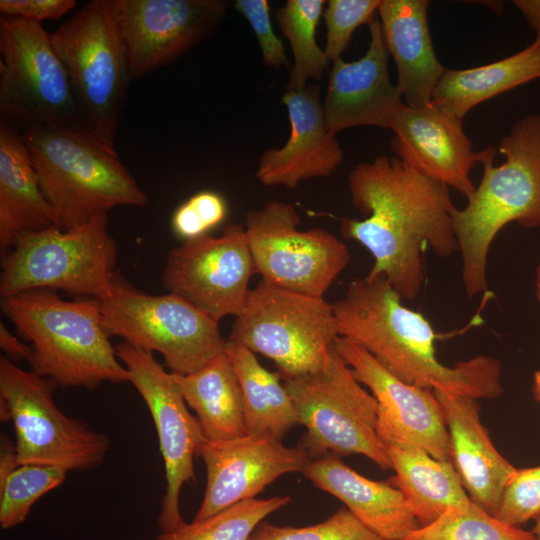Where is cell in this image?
<instances>
[{"label": "cell", "mask_w": 540, "mask_h": 540, "mask_svg": "<svg viewBox=\"0 0 540 540\" xmlns=\"http://www.w3.org/2000/svg\"><path fill=\"white\" fill-rule=\"evenodd\" d=\"M348 189L353 206L366 217H343V237L371 254L367 274L385 277L402 299L415 300L425 281L424 249L440 258L458 253L456 207L448 187L382 154L350 171Z\"/></svg>", "instance_id": "obj_1"}, {"label": "cell", "mask_w": 540, "mask_h": 540, "mask_svg": "<svg viewBox=\"0 0 540 540\" xmlns=\"http://www.w3.org/2000/svg\"><path fill=\"white\" fill-rule=\"evenodd\" d=\"M332 306L338 335L364 348L403 382L477 400L503 393L502 364L494 356L441 363L432 324L405 306L385 277L367 274L352 280Z\"/></svg>", "instance_id": "obj_2"}, {"label": "cell", "mask_w": 540, "mask_h": 540, "mask_svg": "<svg viewBox=\"0 0 540 540\" xmlns=\"http://www.w3.org/2000/svg\"><path fill=\"white\" fill-rule=\"evenodd\" d=\"M506 160L494 166L496 148L483 150V175L463 209L453 211L464 291L474 298L488 290V255L509 223L540 227V114L516 121L498 146Z\"/></svg>", "instance_id": "obj_3"}, {"label": "cell", "mask_w": 540, "mask_h": 540, "mask_svg": "<svg viewBox=\"0 0 540 540\" xmlns=\"http://www.w3.org/2000/svg\"><path fill=\"white\" fill-rule=\"evenodd\" d=\"M2 310L31 343L34 373L57 386L94 389L104 382H129L109 341L98 299L64 300L52 290L2 299Z\"/></svg>", "instance_id": "obj_4"}, {"label": "cell", "mask_w": 540, "mask_h": 540, "mask_svg": "<svg viewBox=\"0 0 540 540\" xmlns=\"http://www.w3.org/2000/svg\"><path fill=\"white\" fill-rule=\"evenodd\" d=\"M20 135L58 228L78 227L116 206L149 202L114 145L48 127L31 128Z\"/></svg>", "instance_id": "obj_5"}, {"label": "cell", "mask_w": 540, "mask_h": 540, "mask_svg": "<svg viewBox=\"0 0 540 540\" xmlns=\"http://www.w3.org/2000/svg\"><path fill=\"white\" fill-rule=\"evenodd\" d=\"M0 114L19 133L48 127L105 142L89 123L51 34L39 22L0 20Z\"/></svg>", "instance_id": "obj_6"}, {"label": "cell", "mask_w": 540, "mask_h": 540, "mask_svg": "<svg viewBox=\"0 0 540 540\" xmlns=\"http://www.w3.org/2000/svg\"><path fill=\"white\" fill-rule=\"evenodd\" d=\"M117 245L108 231V213L62 230L52 226L18 239L2 258L0 295L62 290L102 299L112 290Z\"/></svg>", "instance_id": "obj_7"}, {"label": "cell", "mask_w": 540, "mask_h": 540, "mask_svg": "<svg viewBox=\"0 0 540 540\" xmlns=\"http://www.w3.org/2000/svg\"><path fill=\"white\" fill-rule=\"evenodd\" d=\"M332 303L260 280L231 327L233 340L272 360L283 379L319 370L338 337Z\"/></svg>", "instance_id": "obj_8"}, {"label": "cell", "mask_w": 540, "mask_h": 540, "mask_svg": "<svg viewBox=\"0 0 540 540\" xmlns=\"http://www.w3.org/2000/svg\"><path fill=\"white\" fill-rule=\"evenodd\" d=\"M298 418L306 428L303 446L312 458L328 453L362 455L392 469L377 433L378 403L354 377L334 347L327 362L308 375L283 379Z\"/></svg>", "instance_id": "obj_9"}, {"label": "cell", "mask_w": 540, "mask_h": 540, "mask_svg": "<svg viewBox=\"0 0 540 540\" xmlns=\"http://www.w3.org/2000/svg\"><path fill=\"white\" fill-rule=\"evenodd\" d=\"M98 301L110 337L158 352L172 373L190 374L225 352L219 323L174 294L136 289L118 271L111 293Z\"/></svg>", "instance_id": "obj_10"}, {"label": "cell", "mask_w": 540, "mask_h": 540, "mask_svg": "<svg viewBox=\"0 0 540 540\" xmlns=\"http://www.w3.org/2000/svg\"><path fill=\"white\" fill-rule=\"evenodd\" d=\"M57 384L0 358V399L15 430L20 465L52 466L67 472L99 466L109 448L104 433L64 414L56 405Z\"/></svg>", "instance_id": "obj_11"}, {"label": "cell", "mask_w": 540, "mask_h": 540, "mask_svg": "<svg viewBox=\"0 0 540 540\" xmlns=\"http://www.w3.org/2000/svg\"><path fill=\"white\" fill-rule=\"evenodd\" d=\"M51 40L89 123L114 145L131 79L106 0L83 5L51 34Z\"/></svg>", "instance_id": "obj_12"}, {"label": "cell", "mask_w": 540, "mask_h": 540, "mask_svg": "<svg viewBox=\"0 0 540 540\" xmlns=\"http://www.w3.org/2000/svg\"><path fill=\"white\" fill-rule=\"evenodd\" d=\"M300 221L296 208L282 201H269L245 215L254 271L274 286L324 297L351 254L331 232L321 227L300 230Z\"/></svg>", "instance_id": "obj_13"}, {"label": "cell", "mask_w": 540, "mask_h": 540, "mask_svg": "<svg viewBox=\"0 0 540 540\" xmlns=\"http://www.w3.org/2000/svg\"><path fill=\"white\" fill-rule=\"evenodd\" d=\"M115 350L156 428L166 480L158 525L161 532L173 531L186 524L180 512V494L184 484L195 481L193 457L205 437L171 372L156 361L153 353L127 342L119 343Z\"/></svg>", "instance_id": "obj_14"}, {"label": "cell", "mask_w": 540, "mask_h": 540, "mask_svg": "<svg viewBox=\"0 0 540 540\" xmlns=\"http://www.w3.org/2000/svg\"><path fill=\"white\" fill-rule=\"evenodd\" d=\"M254 265L241 224H230L220 236L183 241L167 257L162 282L174 294L219 323L238 316L249 292Z\"/></svg>", "instance_id": "obj_15"}, {"label": "cell", "mask_w": 540, "mask_h": 540, "mask_svg": "<svg viewBox=\"0 0 540 540\" xmlns=\"http://www.w3.org/2000/svg\"><path fill=\"white\" fill-rule=\"evenodd\" d=\"M131 80L174 62L209 36L231 6L224 0H106Z\"/></svg>", "instance_id": "obj_16"}, {"label": "cell", "mask_w": 540, "mask_h": 540, "mask_svg": "<svg viewBox=\"0 0 540 540\" xmlns=\"http://www.w3.org/2000/svg\"><path fill=\"white\" fill-rule=\"evenodd\" d=\"M206 468V488L194 520L254 499L288 473H302L312 458L303 446L289 447L267 434H246L221 441L205 440L196 451Z\"/></svg>", "instance_id": "obj_17"}, {"label": "cell", "mask_w": 540, "mask_h": 540, "mask_svg": "<svg viewBox=\"0 0 540 540\" xmlns=\"http://www.w3.org/2000/svg\"><path fill=\"white\" fill-rule=\"evenodd\" d=\"M390 130L395 134L390 147L400 160L465 197L474 191L470 173L483 150H473L463 119L432 103L421 108L404 104Z\"/></svg>", "instance_id": "obj_18"}, {"label": "cell", "mask_w": 540, "mask_h": 540, "mask_svg": "<svg viewBox=\"0 0 540 540\" xmlns=\"http://www.w3.org/2000/svg\"><path fill=\"white\" fill-rule=\"evenodd\" d=\"M370 42L363 57L332 62L323 113L329 130L338 132L356 126L390 129L405 104L388 71L389 51L378 16L368 25Z\"/></svg>", "instance_id": "obj_19"}, {"label": "cell", "mask_w": 540, "mask_h": 540, "mask_svg": "<svg viewBox=\"0 0 540 540\" xmlns=\"http://www.w3.org/2000/svg\"><path fill=\"white\" fill-rule=\"evenodd\" d=\"M281 102L290 122L282 147L268 148L259 158L255 176L265 186L295 189L311 178L328 177L341 166L344 154L326 123L318 85L288 89Z\"/></svg>", "instance_id": "obj_20"}, {"label": "cell", "mask_w": 540, "mask_h": 540, "mask_svg": "<svg viewBox=\"0 0 540 540\" xmlns=\"http://www.w3.org/2000/svg\"><path fill=\"white\" fill-rule=\"evenodd\" d=\"M354 377L368 387L378 403V415L390 421L434 458L451 461L449 433L433 390L395 377L358 344L338 336L333 345Z\"/></svg>", "instance_id": "obj_21"}, {"label": "cell", "mask_w": 540, "mask_h": 540, "mask_svg": "<svg viewBox=\"0 0 540 540\" xmlns=\"http://www.w3.org/2000/svg\"><path fill=\"white\" fill-rule=\"evenodd\" d=\"M449 433L451 461L470 499L495 515L514 477V467L496 449L484 427L477 399L433 390Z\"/></svg>", "instance_id": "obj_22"}, {"label": "cell", "mask_w": 540, "mask_h": 540, "mask_svg": "<svg viewBox=\"0 0 540 540\" xmlns=\"http://www.w3.org/2000/svg\"><path fill=\"white\" fill-rule=\"evenodd\" d=\"M377 433L395 471L389 482L403 493L420 526L430 524L449 508L473 502L452 462L434 458L379 415Z\"/></svg>", "instance_id": "obj_23"}, {"label": "cell", "mask_w": 540, "mask_h": 540, "mask_svg": "<svg viewBox=\"0 0 540 540\" xmlns=\"http://www.w3.org/2000/svg\"><path fill=\"white\" fill-rule=\"evenodd\" d=\"M302 474L318 489L344 503L367 528L385 540H402L420 527L403 493L388 482L369 479L340 456L311 458Z\"/></svg>", "instance_id": "obj_24"}, {"label": "cell", "mask_w": 540, "mask_h": 540, "mask_svg": "<svg viewBox=\"0 0 540 540\" xmlns=\"http://www.w3.org/2000/svg\"><path fill=\"white\" fill-rule=\"evenodd\" d=\"M427 0H381L378 18L389 54L397 69V87L405 105L421 108L431 103L446 68L431 40Z\"/></svg>", "instance_id": "obj_25"}, {"label": "cell", "mask_w": 540, "mask_h": 540, "mask_svg": "<svg viewBox=\"0 0 540 540\" xmlns=\"http://www.w3.org/2000/svg\"><path fill=\"white\" fill-rule=\"evenodd\" d=\"M55 225V215L39 182L20 133L0 121V248L2 254L20 237Z\"/></svg>", "instance_id": "obj_26"}, {"label": "cell", "mask_w": 540, "mask_h": 540, "mask_svg": "<svg viewBox=\"0 0 540 540\" xmlns=\"http://www.w3.org/2000/svg\"><path fill=\"white\" fill-rule=\"evenodd\" d=\"M171 374L187 406L196 413L205 440L247 434L240 383L225 352L195 372Z\"/></svg>", "instance_id": "obj_27"}, {"label": "cell", "mask_w": 540, "mask_h": 540, "mask_svg": "<svg viewBox=\"0 0 540 540\" xmlns=\"http://www.w3.org/2000/svg\"><path fill=\"white\" fill-rule=\"evenodd\" d=\"M540 78V36L526 48L495 62L466 69H447L431 103L464 119L478 104Z\"/></svg>", "instance_id": "obj_28"}, {"label": "cell", "mask_w": 540, "mask_h": 540, "mask_svg": "<svg viewBox=\"0 0 540 540\" xmlns=\"http://www.w3.org/2000/svg\"><path fill=\"white\" fill-rule=\"evenodd\" d=\"M225 353L240 383L246 433L282 440L299 422L279 374L268 371L252 351L233 340H226Z\"/></svg>", "instance_id": "obj_29"}, {"label": "cell", "mask_w": 540, "mask_h": 540, "mask_svg": "<svg viewBox=\"0 0 540 540\" xmlns=\"http://www.w3.org/2000/svg\"><path fill=\"white\" fill-rule=\"evenodd\" d=\"M324 0H287L276 10L275 18L293 53L288 89L299 90L309 79L321 80L328 59L315 39L323 14Z\"/></svg>", "instance_id": "obj_30"}, {"label": "cell", "mask_w": 540, "mask_h": 540, "mask_svg": "<svg viewBox=\"0 0 540 540\" xmlns=\"http://www.w3.org/2000/svg\"><path fill=\"white\" fill-rule=\"evenodd\" d=\"M290 501V496L245 500L205 519L161 532L156 540H250L254 530L267 516Z\"/></svg>", "instance_id": "obj_31"}, {"label": "cell", "mask_w": 540, "mask_h": 540, "mask_svg": "<svg viewBox=\"0 0 540 540\" xmlns=\"http://www.w3.org/2000/svg\"><path fill=\"white\" fill-rule=\"evenodd\" d=\"M402 540H536L532 531L507 524L474 502L447 509Z\"/></svg>", "instance_id": "obj_32"}, {"label": "cell", "mask_w": 540, "mask_h": 540, "mask_svg": "<svg viewBox=\"0 0 540 540\" xmlns=\"http://www.w3.org/2000/svg\"><path fill=\"white\" fill-rule=\"evenodd\" d=\"M67 471L44 465L22 464L0 484V525L10 529L27 518L44 494L60 486Z\"/></svg>", "instance_id": "obj_33"}, {"label": "cell", "mask_w": 540, "mask_h": 540, "mask_svg": "<svg viewBox=\"0 0 540 540\" xmlns=\"http://www.w3.org/2000/svg\"><path fill=\"white\" fill-rule=\"evenodd\" d=\"M250 540H385L367 528L346 507L325 521L307 527L276 526L262 521Z\"/></svg>", "instance_id": "obj_34"}, {"label": "cell", "mask_w": 540, "mask_h": 540, "mask_svg": "<svg viewBox=\"0 0 540 540\" xmlns=\"http://www.w3.org/2000/svg\"><path fill=\"white\" fill-rule=\"evenodd\" d=\"M381 0H329L323 12L327 35L324 52L328 61L341 58L354 31L369 25Z\"/></svg>", "instance_id": "obj_35"}, {"label": "cell", "mask_w": 540, "mask_h": 540, "mask_svg": "<svg viewBox=\"0 0 540 540\" xmlns=\"http://www.w3.org/2000/svg\"><path fill=\"white\" fill-rule=\"evenodd\" d=\"M227 214L225 199L215 191L203 190L182 203L173 213L171 227L184 241L207 235L223 222Z\"/></svg>", "instance_id": "obj_36"}, {"label": "cell", "mask_w": 540, "mask_h": 540, "mask_svg": "<svg viewBox=\"0 0 540 540\" xmlns=\"http://www.w3.org/2000/svg\"><path fill=\"white\" fill-rule=\"evenodd\" d=\"M494 516L515 526L540 516V465L517 468Z\"/></svg>", "instance_id": "obj_37"}, {"label": "cell", "mask_w": 540, "mask_h": 540, "mask_svg": "<svg viewBox=\"0 0 540 540\" xmlns=\"http://www.w3.org/2000/svg\"><path fill=\"white\" fill-rule=\"evenodd\" d=\"M233 6L247 19L253 29L264 65L275 69L289 67L290 63L283 41L275 34L272 27L268 1L236 0Z\"/></svg>", "instance_id": "obj_38"}, {"label": "cell", "mask_w": 540, "mask_h": 540, "mask_svg": "<svg viewBox=\"0 0 540 540\" xmlns=\"http://www.w3.org/2000/svg\"><path fill=\"white\" fill-rule=\"evenodd\" d=\"M75 5L74 0H1L0 12L4 17L41 23L43 20L63 17Z\"/></svg>", "instance_id": "obj_39"}, {"label": "cell", "mask_w": 540, "mask_h": 540, "mask_svg": "<svg viewBox=\"0 0 540 540\" xmlns=\"http://www.w3.org/2000/svg\"><path fill=\"white\" fill-rule=\"evenodd\" d=\"M0 346L11 361L26 360L30 362L32 358V347L26 345L4 325L0 324Z\"/></svg>", "instance_id": "obj_40"}, {"label": "cell", "mask_w": 540, "mask_h": 540, "mask_svg": "<svg viewBox=\"0 0 540 540\" xmlns=\"http://www.w3.org/2000/svg\"><path fill=\"white\" fill-rule=\"evenodd\" d=\"M19 466L20 463L17 458L15 446H13L8 437L2 436L0 452V484H2Z\"/></svg>", "instance_id": "obj_41"}, {"label": "cell", "mask_w": 540, "mask_h": 540, "mask_svg": "<svg viewBox=\"0 0 540 540\" xmlns=\"http://www.w3.org/2000/svg\"><path fill=\"white\" fill-rule=\"evenodd\" d=\"M513 4L535 30L536 36H540V0H514Z\"/></svg>", "instance_id": "obj_42"}, {"label": "cell", "mask_w": 540, "mask_h": 540, "mask_svg": "<svg viewBox=\"0 0 540 540\" xmlns=\"http://www.w3.org/2000/svg\"><path fill=\"white\" fill-rule=\"evenodd\" d=\"M533 393L536 400L540 403V370H537L533 374Z\"/></svg>", "instance_id": "obj_43"}, {"label": "cell", "mask_w": 540, "mask_h": 540, "mask_svg": "<svg viewBox=\"0 0 540 540\" xmlns=\"http://www.w3.org/2000/svg\"><path fill=\"white\" fill-rule=\"evenodd\" d=\"M535 294L540 304V259L535 271Z\"/></svg>", "instance_id": "obj_44"}, {"label": "cell", "mask_w": 540, "mask_h": 540, "mask_svg": "<svg viewBox=\"0 0 540 540\" xmlns=\"http://www.w3.org/2000/svg\"><path fill=\"white\" fill-rule=\"evenodd\" d=\"M533 534L536 537V540H540V516L535 519V524L532 529Z\"/></svg>", "instance_id": "obj_45"}]
</instances>
